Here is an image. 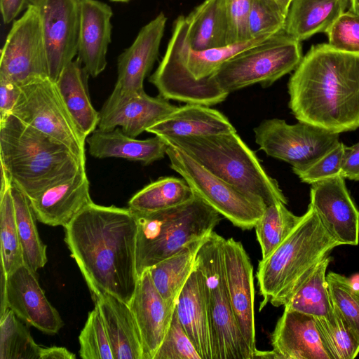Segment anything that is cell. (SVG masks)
<instances>
[{
    "mask_svg": "<svg viewBox=\"0 0 359 359\" xmlns=\"http://www.w3.org/2000/svg\"><path fill=\"white\" fill-rule=\"evenodd\" d=\"M64 228L65 241L92 299L109 294L129 304L138 280L132 210L92 203Z\"/></svg>",
    "mask_w": 359,
    "mask_h": 359,
    "instance_id": "cell-1",
    "label": "cell"
},
{
    "mask_svg": "<svg viewBox=\"0 0 359 359\" xmlns=\"http://www.w3.org/2000/svg\"><path fill=\"white\" fill-rule=\"evenodd\" d=\"M294 117L334 133L359 128V54L312 46L288 83Z\"/></svg>",
    "mask_w": 359,
    "mask_h": 359,
    "instance_id": "cell-2",
    "label": "cell"
},
{
    "mask_svg": "<svg viewBox=\"0 0 359 359\" xmlns=\"http://www.w3.org/2000/svg\"><path fill=\"white\" fill-rule=\"evenodd\" d=\"M0 161L29 199L86 168L65 144L13 114L0 121Z\"/></svg>",
    "mask_w": 359,
    "mask_h": 359,
    "instance_id": "cell-3",
    "label": "cell"
},
{
    "mask_svg": "<svg viewBox=\"0 0 359 359\" xmlns=\"http://www.w3.org/2000/svg\"><path fill=\"white\" fill-rule=\"evenodd\" d=\"M339 245L309 205L287 238L259 262L257 279L262 297L259 311L268 303L285 306L320 261Z\"/></svg>",
    "mask_w": 359,
    "mask_h": 359,
    "instance_id": "cell-4",
    "label": "cell"
},
{
    "mask_svg": "<svg viewBox=\"0 0 359 359\" xmlns=\"http://www.w3.org/2000/svg\"><path fill=\"white\" fill-rule=\"evenodd\" d=\"M161 138L214 175L265 206L279 201L287 204L278 182L266 173L255 152L236 131Z\"/></svg>",
    "mask_w": 359,
    "mask_h": 359,
    "instance_id": "cell-5",
    "label": "cell"
},
{
    "mask_svg": "<svg viewBox=\"0 0 359 359\" xmlns=\"http://www.w3.org/2000/svg\"><path fill=\"white\" fill-rule=\"evenodd\" d=\"M132 212L137 221L135 263L138 278L187 245L208 237L221 221L220 214L195 191L189 201L170 208Z\"/></svg>",
    "mask_w": 359,
    "mask_h": 359,
    "instance_id": "cell-6",
    "label": "cell"
},
{
    "mask_svg": "<svg viewBox=\"0 0 359 359\" xmlns=\"http://www.w3.org/2000/svg\"><path fill=\"white\" fill-rule=\"evenodd\" d=\"M300 43L283 30L224 62L208 78L218 102L255 83L268 87L294 70L303 57Z\"/></svg>",
    "mask_w": 359,
    "mask_h": 359,
    "instance_id": "cell-7",
    "label": "cell"
},
{
    "mask_svg": "<svg viewBox=\"0 0 359 359\" xmlns=\"http://www.w3.org/2000/svg\"><path fill=\"white\" fill-rule=\"evenodd\" d=\"M225 238L212 231L196 256L195 266L202 274L210 317L212 359H254L232 309L224 258Z\"/></svg>",
    "mask_w": 359,
    "mask_h": 359,
    "instance_id": "cell-8",
    "label": "cell"
},
{
    "mask_svg": "<svg viewBox=\"0 0 359 359\" xmlns=\"http://www.w3.org/2000/svg\"><path fill=\"white\" fill-rule=\"evenodd\" d=\"M11 114L61 142L86 163V138L68 112L55 83L49 77L20 86V94Z\"/></svg>",
    "mask_w": 359,
    "mask_h": 359,
    "instance_id": "cell-9",
    "label": "cell"
},
{
    "mask_svg": "<svg viewBox=\"0 0 359 359\" xmlns=\"http://www.w3.org/2000/svg\"><path fill=\"white\" fill-rule=\"evenodd\" d=\"M170 168L208 205L243 230L255 227L266 206L214 175L189 155L168 144Z\"/></svg>",
    "mask_w": 359,
    "mask_h": 359,
    "instance_id": "cell-10",
    "label": "cell"
},
{
    "mask_svg": "<svg viewBox=\"0 0 359 359\" xmlns=\"http://www.w3.org/2000/svg\"><path fill=\"white\" fill-rule=\"evenodd\" d=\"M255 142L268 156L288 163L294 173L302 171L334 148L339 134L299 121H262L254 128Z\"/></svg>",
    "mask_w": 359,
    "mask_h": 359,
    "instance_id": "cell-11",
    "label": "cell"
},
{
    "mask_svg": "<svg viewBox=\"0 0 359 359\" xmlns=\"http://www.w3.org/2000/svg\"><path fill=\"white\" fill-rule=\"evenodd\" d=\"M49 77L48 62L39 8L28 4L15 20L1 50L0 79L22 86Z\"/></svg>",
    "mask_w": 359,
    "mask_h": 359,
    "instance_id": "cell-12",
    "label": "cell"
},
{
    "mask_svg": "<svg viewBox=\"0 0 359 359\" xmlns=\"http://www.w3.org/2000/svg\"><path fill=\"white\" fill-rule=\"evenodd\" d=\"M1 273L0 314L10 309L21 320L42 332L57 333L63 321L46 298L36 272L24 264L8 276Z\"/></svg>",
    "mask_w": 359,
    "mask_h": 359,
    "instance_id": "cell-13",
    "label": "cell"
},
{
    "mask_svg": "<svg viewBox=\"0 0 359 359\" xmlns=\"http://www.w3.org/2000/svg\"><path fill=\"white\" fill-rule=\"evenodd\" d=\"M81 0H44L39 11L48 62L55 81L78 52Z\"/></svg>",
    "mask_w": 359,
    "mask_h": 359,
    "instance_id": "cell-14",
    "label": "cell"
},
{
    "mask_svg": "<svg viewBox=\"0 0 359 359\" xmlns=\"http://www.w3.org/2000/svg\"><path fill=\"white\" fill-rule=\"evenodd\" d=\"M177 108L160 95L151 97L144 90L132 93L114 88L99 112L97 127L104 130L121 127L125 134L136 137Z\"/></svg>",
    "mask_w": 359,
    "mask_h": 359,
    "instance_id": "cell-15",
    "label": "cell"
},
{
    "mask_svg": "<svg viewBox=\"0 0 359 359\" xmlns=\"http://www.w3.org/2000/svg\"><path fill=\"white\" fill-rule=\"evenodd\" d=\"M338 174L311 184V206L323 226L341 245L359 243V210Z\"/></svg>",
    "mask_w": 359,
    "mask_h": 359,
    "instance_id": "cell-16",
    "label": "cell"
},
{
    "mask_svg": "<svg viewBox=\"0 0 359 359\" xmlns=\"http://www.w3.org/2000/svg\"><path fill=\"white\" fill-rule=\"evenodd\" d=\"M224 258L234 316L245 342L255 355L258 349L256 347L253 266L242 243L233 238L224 241Z\"/></svg>",
    "mask_w": 359,
    "mask_h": 359,
    "instance_id": "cell-17",
    "label": "cell"
},
{
    "mask_svg": "<svg viewBox=\"0 0 359 359\" xmlns=\"http://www.w3.org/2000/svg\"><path fill=\"white\" fill-rule=\"evenodd\" d=\"M128 304L140 332L143 359H154L169 327L175 304L163 299L147 270L138 278Z\"/></svg>",
    "mask_w": 359,
    "mask_h": 359,
    "instance_id": "cell-18",
    "label": "cell"
},
{
    "mask_svg": "<svg viewBox=\"0 0 359 359\" xmlns=\"http://www.w3.org/2000/svg\"><path fill=\"white\" fill-rule=\"evenodd\" d=\"M29 200L38 221L51 226H66L93 203L86 168Z\"/></svg>",
    "mask_w": 359,
    "mask_h": 359,
    "instance_id": "cell-19",
    "label": "cell"
},
{
    "mask_svg": "<svg viewBox=\"0 0 359 359\" xmlns=\"http://www.w3.org/2000/svg\"><path fill=\"white\" fill-rule=\"evenodd\" d=\"M166 21L165 14L160 13L140 29L133 43L119 55L114 88L132 93L144 90V80L157 59Z\"/></svg>",
    "mask_w": 359,
    "mask_h": 359,
    "instance_id": "cell-20",
    "label": "cell"
},
{
    "mask_svg": "<svg viewBox=\"0 0 359 359\" xmlns=\"http://www.w3.org/2000/svg\"><path fill=\"white\" fill-rule=\"evenodd\" d=\"M273 350L279 359H332L315 318L284 309L271 334Z\"/></svg>",
    "mask_w": 359,
    "mask_h": 359,
    "instance_id": "cell-21",
    "label": "cell"
},
{
    "mask_svg": "<svg viewBox=\"0 0 359 359\" xmlns=\"http://www.w3.org/2000/svg\"><path fill=\"white\" fill-rule=\"evenodd\" d=\"M113 12L98 0L81 1V23L78 59L88 75L96 77L105 69L108 46L111 42Z\"/></svg>",
    "mask_w": 359,
    "mask_h": 359,
    "instance_id": "cell-22",
    "label": "cell"
},
{
    "mask_svg": "<svg viewBox=\"0 0 359 359\" xmlns=\"http://www.w3.org/2000/svg\"><path fill=\"white\" fill-rule=\"evenodd\" d=\"M175 311L201 359H212L211 328L204 281L196 266L177 297Z\"/></svg>",
    "mask_w": 359,
    "mask_h": 359,
    "instance_id": "cell-23",
    "label": "cell"
},
{
    "mask_svg": "<svg viewBox=\"0 0 359 359\" xmlns=\"http://www.w3.org/2000/svg\"><path fill=\"white\" fill-rule=\"evenodd\" d=\"M89 154L97 158H120L149 165L163 158L168 144L159 136L137 140L125 134L119 127L96 128L86 137Z\"/></svg>",
    "mask_w": 359,
    "mask_h": 359,
    "instance_id": "cell-24",
    "label": "cell"
},
{
    "mask_svg": "<svg viewBox=\"0 0 359 359\" xmlns=\"http://www.w3.org/2000/svg\"><path fill=\"white\" fill-rule=\"evenodd\" d=\"M93 301L101 313L114 359H143L140 332L129 304L109 294Z\"/></svg>",
    "mask_w": 359,
    "mask_h": 359,
    "instance_id": "cell-25",
    "label": "cell"
},
{
    "mask_svg": "<svg viewBox=\"0 0 359 359\" xmlns=\"http://www.w3.org/2000/svg\"><path fill=\"white\" fill-rule=\"evenodd\" d=\"M236 131L229 119L210 106L187 103L146 132L161 137L210 135Z\"/></svg>",
    "mask_w": 359,
    "mask_h": 359,
    "instance_id": "cell-26",
    "label": "cell"
},
{
    "mask_svg": "<svg viewBox=\"0 0 359 359\" xmlns=\"http://www.w3.org/2000/svg\"><path fill=\"white\" fill-rule=\"evenodd\" d=\"M88 74L77 58L55 81L57 91L76 126L86 138L98 126L100 114L93 107L88 87Z\"/></svg>",
    "mask_w": 359,
    "mask_h": 359,
    "instance_id": "cell-27",
    "label": "cell"
},
{
    "mask_svg": "<svg viewBox=\"0 0 359 359\" xmlns=\"http://www.w3.org/2000/svg\"><path fill=\"white\" fill-rule=\"evenodd\" d=\"M349 0H292L283 31L301 42L329 27L345 12Z\"/></svg>",
    "mask_w": 359,
    "mask_h": 359,
    "instance_id": "cell-28",
    "label": "cell"
},
{
    "mask_svg": "<svg viewBox=\"0 0 359 359\" xmlns=\"http://www.w3.org/2000/svg\"><path fill=\"white\" fill-rule=\"evenodd\" d=\"M187 41L194 51L228 45L229 22L225 0H205L186 17Z\"/></svg>",
    "mask_w": 359,
    "mask_h": 359,
    "instance_id": "cell-29",
    "label": "cell"
},
{
    "mask_svg": "<svg viewBox=\"0 0 359 359\" xmlns=\"http://www.w3.org/2000/svg\"><path fill=\"white\" fill-rule=\"evenodd\" d=\"M208 237L187 245L148 269L153 283L164 299L176 304L181 290L195 268L198 250Z\"/></svg>",
    "mask_w": 359,
    "mask_h": 359,
    "instance_id": "cell-30",
    "label": "cell"
},
{
    "mask_svg": "<svg viewBox=\"0 0 359 359\" xmlns=\"http://www.w3.org/2000/svg\"><path fill=\"white\" fill-rule=\"evenodd\" d=\"M331 257L325 256L284 306V309L295 311L315 318L330 319L334 314L326 278V270Z\"/></svg>",
    "mask_w": 359,
    "mask_h": 359,
    "instance_id": "cell-31",
    "label": "cell"
},
{
    "mask_svg": "<svg viewBox=\"0 0 359 359\" xmlns=\"http://www.w3.org/2000/svg\"><path fill=\"white\" fill-rule=\"evenodd\" d=\"M194 195V190L183 178L163 177L134 194L128 208L134 212H155L184 203Z\"/></svg>",
    "mask_w": 359,
    "mask_h": 359,
    "instance_id": "cell-32",
    "label": "cell"
},
{
    "mask_svg": "<svg viewBox=\"0 0 359 359\" xmlns=\"http://www.w3.org/2000/svg\"><path fill=\"white\" fill-rule=\"evenodd\" d=\"M11 191L24 264L36 272L47 262L46 245L39 236L36 218L29 198L13 184H11Z\"/></svg>",
    "mask_w": 359,
    "mask_h": 359,
    "instance_id": "cell-33",
    "label": "cell"
},
{
    "mask_svg": "<svg viewBox=\"0 0 359 359\" xmlns=\"http://www.w3.org/2000/svg\"><path fill=\"white\" fill-rule=\"evenodd\" d=\"M302 219L290 212L286 204L276 202L266 206L255 224L257 241L262 250V258L269 255L291 233Z\"/></svg>",
    "mask_w": 359,
    "mask_h": 359,
    "instance_id": "cell-34",
    "label": "cell"
},
{
    "mask_svg": "<svg viewBox=\"0 0 359 359\" xmlns=\"http://www.w3.org/2000/svg\"><path fill=\"white\" fill-rule=\"evenodd\" d=\"M41 348L11 309L1 315L0 359H40Z\"/></svg>",
    "mask_w": 359,
    "mask_h": 359,
    "instance_id": "cell-35",
    "label": "cell"
},
{
    "mask_svg": "<svg viewBox=\"0 0 359 359\" xmlns=\"http://www.w3.org/2000/svg\"><path fill=\"white\" fill-rule=\"evenodd\" d=\"M1 271L8 276L24 264L11 188L0 197Z\"/></svg>",
    "mask_w": 359,
    "mask_h": 359,
    "instance_id": "cell-36",
    "label": "cell"
},
{
    "mask_svg": "<svg viewBox=\"0 0 359 359\" xmlns=\"http://www.w3.org/2000/svg\"><path fill=\"white\" fill-rule=\"evenodd\" d=\"M315 320L332 359H353L358 355L359 341L337 310L330 319Z\"/></svg>",
    "mask_w": 359,
    "mask_h": 359,
    "instance_id": "cell-37",
    "label": "cell"
},
{
    "mask_svg": "<svg viewBox=\"0 0 359 359\" xmlns=\"http://www.w3.org/2000/svg\"><path fill=\"white\" fill-rule=\"evenodd\" d=\"M333 307L341 316L359 341V289L341 274L326 276Z\"/></svg>",
    "mask_w": 359,
    "mask_h": 359,
    "instance_id": "cell-38",
    "label": "cell"
},
{
    "mask_svg": "<svg viewBox=\"0 0 359 359\" xmlns=\"http://www.w3.org/2000/svg\"><path fill=\"white\" fill-rule=\"evenodd\" d=\"M79 355L83 359H114L110 342L99 308L88 313L79 336Z\"/></svg>",
    "mask_w": 359,
    "mask_h": 359,
    "instance_id": "cell-39",
    "label": "cell"
},
{
    "mask_svg": "<svg viewBox=\"0 0 359 359\" xmlns=\"http://www.w3.org/2000/svg\"><path fill=\"white\" fill-rule=\"evenodd\" d=\"M154 359H201L175 311Z\"/></svg>",
    "mask_w": 359,
    "mask_h": 359,
    "instance_id": "cell-40",
    "label": "cell"
},
{
    "mask_svg": "<svg viewBox=\"0 0 359 359\" xmlns=\"http://www.w3.org/2000/svg\"><path fill=\"white\" fill-rule=\"evenodd\" d=\"M334 48L359 54V15L348 10L341 14L326 32Z\"/></svg>",
    "mask_w": 359,
    "mask_h": 359,
    "instance_id": "cell-41",
    "label": "cell"
},
{
    "mask_svg": "<svg viewBox=\"0 0 359 359\" xmlns=\"http://www.w3.org/2000/svg\"><path fill=\"white\" fill-rule=\"evenodd\" d=\"M285 17L265 0H252L248 18L249 39L273 35L283 30Z\"/></svg>",
    "mask_w": 359,
    "mask_h": 359,
    "instance_id": "cell-42",
    "label": "cell"
},
{
    "mask_svg": "<svg viewBox=\"0 0 359 359\" xmlns=\"http://www.w3.org/2000/svg\"><path fill=\"white\" fill-rule=\"evenodd\" d=\"M345 145L338 144L306 169L295 172L302 182L313 184L320 180L341 174Z\"/></svg>",
    "mask_w": 359,
    "mask_h": 359,
    "instance_id": "cell-43",
    "label": "cell"
},
{
    "mask_svg": "<svg viewBox=\"0 0 359 359\" xmlns=\"http://www.w3.org/2000/svg\"><path fill=\"white\" fill-rule=\"evenodd\" d=\"M252 0H225L229 22L227 43L249 40L248 18Z\"/></svg>",
    "mask_w": 359,
    "mask_h": 359,
    "instance_id": "cell-44",
    "label": "cell"
},
{
    "mask_svg": "<svg viewBox=\"0 0 359 359\" xmlns=\"http://www.w3.org/2000/svg\"><path fill=\"white\" fill-rule=\"evenodd\" d=\"M20 94V86L11 81L0 79V121L11 114Z\"/></svg>",
    "mask_w": 359,
    "mask_h": 359,
    "instance_id": "cell-45",
    "label": "cell"
},
{
    "mask_svg": "<svg viewBox=\"0 0 359 359\" xmlns=\"http://www.w3.org/2000/svg\"><path fill=\"white\" fill-rule=\"evenodd\" d=\"M341 175L346 179L359 181V142L344 149Z\"/></svg>",
    "mask_w": 359,
    "mask_h": 359,
    "instance_id": "cell-46",
    "label": "cell"
},
{
    "mask_svg": "<svg viewBox=\"0 0 359 359\" xmlns=\"http://www.w3.org/2000/svg\"><path fill=\"white\" fill-rule=\"evenodd\" d=\"M28 0H0V8L3 21L10 23L24 9Z\"/></svg>",
    "mask_w": 359,
    "mask_h": 359,
    "instance_id": "cell-47",
    "label": "cell"
},
{
    "mask_svg": "<svg viewBox=\"0 0 359 359\" xmlns=\"http://www.w3.org/2000/svg\"><path fill=\"white\" fill-rule=\"evenodd\" d=\"M74 353L62 346L41 348L40 359H75Z\"/></svg>",
    "mask_w": 359,
    "mask_h": 359,
    "instance_id": "cell-48",
    "label": "cell"
},
{
    "mask_svg": "<svg viewBox=\"0 0 359 359\" xmlns=\"http://www.w3.org/2000/svg\"><path fill=\"white\" fill-rule=\"evenodd\" d=\"M273 9L286 17L292 0H265Z\"/></svg>",
    "mask_w": 359,
    "mask_h": 359,
    "instance_id": "cell-49",
    "label": "cell"
},
{
    "mask_svg": "<svg viewBox=\"0 0 359 359\" xmlns=\"http://www.w3.org/2000/svg\"><path fill=\"white\" fill-rule=\"evenodd\" d=\"M11 180L9 177L8 173L6 170V169L1 165V190H0V197L4 195V194L11 188Z\"/></svg>",
    "mask_w": 359,
    "mask_h": 359,
    "instance_id": "cell-50",
    "label": "cell"
},
{
    "mask_svg": "<svg viewBox=\"0 0 359 359\" xmlns=\"http://www.w3.org/2000/svg\"><path fill=\"white\" fill-rule=\"evenodd\" d=\"M349 2L351 4L349 10L359 15V0H349Z\"/></svg>",
    "mask_w": 359,
    "mask_h": 359,
    "instance_id": "cell-51",
    "label": "cell"
},
{
    "mask_svg": "<svg viewBox=\"0 0 359 359\" xmlns=\"http://www.w3.org/2000/svg\"><path fill=\"white\" fill-rule=\"evenodd\" d=\"M44 0H28L29 4L39 7Z\"/></svg>",
    "mask_w": 359,
    "mask_h": 359,
    "instance_id": "cell-52",
    "label": "cell"
},
{
    "mask_svg": "<svg viewBox=\"0 0 359 359\" xmlns=\"http://www.w3.org/2000/svg\"><path fill=\"white\" fill-rule=\"evenodd\" d=\"M109 1H111L112 2H123L124 3V2H128L130 0H109Z\"/></svg>",
    "mask_w": 359,
    "mask_h": 359,
    "instance_id": "cell-53",
    "label": "cell"
}]
</instances>
